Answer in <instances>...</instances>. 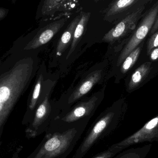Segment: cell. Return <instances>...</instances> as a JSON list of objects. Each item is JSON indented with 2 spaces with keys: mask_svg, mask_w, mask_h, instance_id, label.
Instances as JSON below:
<instances>
[{
  "mask_svg": "<svg viewBox=\"0 0 158 158\" xmlns=\"http://www.w3.org/2000/svg\"><path fill=\"white\" fill-rule=\"evenodd\" d=\"M35 62L27 53L10 49L0 59V148L8 118L33 77Z\"/></svg>",
  "mask_w": 158,
  "mask_h": 158,
  "instance_id": "1",
  "label": "cell"
},
{
  "mask_svg": "<svg viewBox=\"0 0 158 158\" xmlns=\"http://www.w3.org/2000/svg\"><path fill=\"white\" fill-rule=\"evenodd\" d=\"M50 127L37 148L25 158H66L71 153L83 132L82 125ZM15 158H21L16 157Z\"/></svg>",
  "mask_w": 158,
  "mask_h": 158,
  "instance_id": "2",
  "label": "cell"
},
{
  "mask_svg": "<svg viewBox=\"0 0 158 158\" xmlns=\"http://www.w3.org/2000/svg\"><path fill=\"white\" fill-rule=\"evenodd\" d=\"M116 125L114 112H108L98 118L86 133L73 158H83L98 141L109 135Z\"/></svg>",
  "mask_w": 158,
  "mask_h": 158,
  "instance_id": "3",
  "label": "cell"
},
{
  "mask_svg": "<svg viewBox=\"0 0 158 158\" xmlns=\"http://www.w3.org/2000/svg\"><path fill=\"white\" fill-rule=\"evenodd\" d=\"M158 16V0L145 12L132 35L123 49L118 58V66L121 65L129 54L143 42L151 31Z\"/></svg>",
  "mask_w": 158,
  "mask_h": 158,
  "instance_id": "4",
  "label": "cell"
},
{
  "mask_svg": "<svg viewBox=\"0 0 158 158\" xmlns=\"http://www.w3.org/2000/svg\"><path fill=\"white\" fill-rule=\"evenodd\" d=\"M66 21V18L63 17L47 24L38 31L33 38L25 44H14L11 49L18 52H28L40 48L49 42L64 27Z\"/></svg>",
  "mask_w": 158,
  "mask_h": 158,
  "instance_id": "5",
  "label": "cell"
},
{
  "mask_svg": "<svg viewBox=\"0 0 158 158\" xmlns=\"http://www.w3.org/2000/svg\"><path fill=\"white\" fill-rule=\"evenodd\" d=\"M83 0H41L37 10V19H51L68 15L79 7Z\"/></svg>",
  "mask_w": 158,
  "mask_h": 158,
  "instance_id": "6",
  "label": "cell"
},
{
  "mask_svg": "<svg viewBox=\"0 0 158 158\" xmlns=\"http://www.w3.org/2000/svg\"><path fill=\"white\" fill-rule=\"evenodd\" d=\"M147 6H143L126 16L111 28L103 37V41L113 44L133 32L144 15Z\"/></svg>",
  "mask_w": 158,
  "mask_h": 158,
  "instance_id": "7",
  "label": "cell"
},
{
  "mask_svg": "<svg viewBox=\"0 0 158 158\" xmlns=\"http://www.w3.org/2000/svg\"><path fill=\"white\" fill-rule=\"evenodd\" d=\"M51 112V106L48 95L37 108L34 116L27 125L26 137L32 139L46 132L48 129V119Z\"/></svg>",
  "mask_w": 158,
  "mask_h": 158,
  "instance_id": "8",
  "label": "cell"
},
{
  "mask_svg": "<svg viewBox=\"0 0 158 158\" xmlns=\"http://www.w3.org/2000/svg\"><path fill=\"white\" fill-rule=\"evenodd\" d=\"M152 0H113L104 11V18L110 21L122 19L126 16L148 5Z\"/></svg>",
  "mask_w": 158,
  "mask_h": 158,
  "instance_id": "9",
  "label": "cell"
},
{
  "mask_svg": "<svg viewBox=\"0 0 158 158\" xmlns=\"http://www.w3.org/2000/svg\"><path fill=\"white\" fill-rule=\"evenodd\" d=\"M158 141V115L131 136L113 146L123 150L138 143Z\"/></svg>",
  "mask_w": 158,
  "mask_h": 158,
  "instance_id": "10",
  "label": "cell"
},
{
  "mask_svg": "<svg viewBox=\"0 0 158 158\" xmlns=\"http://www.w3.org/2000/svg\"><path fill=\"white\" fill-rule=\"evenodd\" d=\"M97 100L98 98L93 96L87 101L76 106L70 112L60 118L59 120L64 124H71L89 116L94 110Z\"/></svg>",
  "mask_w": 158,
  "mask_h": 158,
  "instance_id": "11",
  "label": "cell"
},
{
  "mask_svg": "<svg viewBox=\"0 0 158 158\" xmlns=\"http://www.w3.org/2000/svg\"><path fill=\"white\" fill-rule=\"evenodd\" d=\"M102 77V70H97L91 73L76 88L69 98V104L74 103L82 97L87 94L96 84L97 83Z\"/></svg>",
  "mask_w": 158,
  "mask_h": 158,
  "instance_id": "12",
  "label": "cell"
},
{
  "mask_svg": "<svg viewBox=\"0 0 158 158\" xmlns=\"http://www.w3.org/2000/svg\"><path fill=\"white\" fill-rule=\"evenodd\" d=\"M152 69V62H146L142 64L132 74L128 84V90L132 91L139 87L150 76Z\"/></svg>",
  "mask_w": 158,
  "mask_h": 158,
  "instance_id": "13",
  "label": "cell"
},
{
  "mask_svg": "<svg viewBox=\"0 0 158 158\" xmlns=\"http://www.w3.org/2000/svg\"><path fill=\"white\" fill-rule=\"evenodd\" d=\"M81 16V13L77 16L68 26L62 36L60 38L57 47H56V55L57 56H61L65 52L70 43L72 41L74 32L77 25L80 21Z\"/></svg>",
  "mask_w": 158,
  "mask_h": 158,
  "instance_id": "14",
  "label": "cell"
},
{
  "mask_svg": "<svg viewBox=\"0 0 158 158\" xmlns=\"http://www.w3.org/2000/svg\"><path fill=\"white\" fill-rule=\"evenodd\" d=\"M81 13V16L80 21H79L75 29L73 40L71 42V47L67 55L66 59H68L70 57V56L72 55L76 49L78 44L79 43L83 34L84 31L87 26L91 16V13L89 12L88 13L82 12Z\"/></svg>",
  "mask_w": 158,
  "mask_h": 158,
  "instance_id": "15",
  "label": "cell"
},
{
  "mask_svg": "<svg viewBox=\"0 0 158 158\" xmlns=\"http://www.w3.org/2000/svg\"><path fill=\"white\" fill-rule=\"evenodd\" d=\"M44 80L43 75L41 74L37 78L31 94V97L30 99L29 103L28 105L27 110L26 112V115L23 118L22 122L25 121L28 118L30 114L33 112L38 104V100L40 97L42 85Z\"/></svg>",
  "mask_w": 158,
  "mask_h": 158,
  "instance_id": "16",
  "label": "cell"
},
{
  "mask_svg": "<svg viewBox=\"0 0 158 158\" xmlns=\"http://www.w3.org/2000/svg\"><path fill=\"white\" fill-rule=\"evenodd\" d=\"M144 42L141 43L124 59L121 65L120 71L123 74H125L134 65L141 54Z\"/></svg>",
  "mask_w": 158,
  "mask_h": 158,
  "instance_id": "17",
  "label": "cell"
},
{
  "mask_svg": "<svg viewBox=\"0 0 158 158\" xmlns=\"http://www.w3.org/2000/svg\"><path fill=\"white\" fill-rule=\"evenodd\" d=\"M121 148L111 145L107 149L100 152L91 158H112L123 151Z\"/></svg>",
  "mask_w": 158,
  "mask_h": 158,
  "instance_id": "18",
  "label": "cell"
},
{
  "mask_svg": "<svg viewBox=\"0 0 158 158\" xmlns=\"http://www.w3.org/2000/svg\"><path fill=\"white\" fill-rule=\"evenodd\" d=\"M158 46V31L151 35L147 42V53L149 55L151 51Z\"/></svg>",
  "mask_w": 158,
  "mask_h": 158,
  "instance_id": "19",
  "label": "cell"
},
{
  "mask_svg": "<svg viewBox=\"0 0 158 158\" xmlns=\"http://www.w3.org/2000/svg\"><path fill=\"white\" fill-rule=\"evenodd\" d=\"M137 155L136 150L131 149L117 154L112 158H138Z\"/></svg>",
  "mask_w": 158,
  "mask_h": 158,
  "instance_id": "20",
  "label": "cell"
},
{
  "mask_svg": "<svg viewBox=\"0 0 158 158\" xmlns=\"http://www.w3.org/2000/svg\"><path fill=\"white\" fill-rule=\"evenodd\" d=\"M150 60L152 61H156L158 59V46L154 48L149 55Z\"/></svg>",
  "mask_w": 158,
  "mask_h": 158,
  "instance_id": "21",
  "label": "cell"
},
{
  "mask_svg": "<svg viewBox=\"0 0 158 158\" xmlns=\"http://www.w3.org/2000/svg\"><path fill=\"white\" fill-rule=\"evenodd\" d=\"M157 31H158V16L156 19V21H155V23H154V25H153L151 31L149 32V35L151 36L152 34H154Z\"/></svg>",
  "mask_w": 158,
  "mask_h": 158,
  "instance_id": "22",
  "label": "cell"
},
{
  "mask_svg": "<svg viewBox=\"0 0 158 158\" xmlns=\"http://www.w3.org/2000/svg\"><path fill=\"white\" fill-rule=\"evenodd\" d=\"M9 10L3 7H0V20L4 18L7 14H8Z\"/></svg>",
  "mask_w": 158,
  "mask_h": 158,
  "instance_id": "23",
  "label": "cell"
},
{
  "mask_svg": "<svg viewBox=\"0 0 158 158\" xmlns=\"http://www.w3.org/2000/svg\"><path fill=\"white\" fill-rule=\"evenodd\" d=\"M94 1H95V2H98V1H102V0H94Z\"/></svg>",
  "mask_w": 158,
  "mask_h": 158,
  "instance_id": "24",
  "label": "cell"
}]
</instances>
